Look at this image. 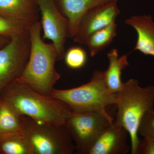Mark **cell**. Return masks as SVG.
<instances>
[{"label": "cell", "instance_id": "15", "mask_svg": "<svg viewBox=\"0 0 154 154\" xmlns=\"http://www.w3.org/2000/svg\"><path fill=\"white\" fill-rule=\"evenodd\" d=\"M0 154H33V152L22 131L0 136Z\"/></svg>", "mask_w": 154, "mask_h": 154}, {"label": "cell", "instance_id": "14", "mask_svg": "<svg viewBox=\"0 0 154 154\" xmlns=\"http://www.w3.org/2000/svg\"><path fill=\"white\" fill-rule=\"evenodd\" d=\"M128 55L119 57L118 50L113 48L107 54L109 66L104 71V79L107 89L111 93L116 94L122 88L123 83L121 80L122 71L129 66Z\"/></svg>", "mask_w": 154, "mask_h": 154}, {"label": "cell", "instance_id": "3", "mask_svg": "<svg viewBox=\"0 0 154 154\" xmlns=\"http://www.w3.org/2000/svg\"><path fill=\"white\" fill-rule=\"evenodd\" d=\"M116 95L117 112L114 123L126 130L130 137L131 153L137 154L140 124L145 113L154 109V86L141 87L138 80L131 79L123 83Z\"/></svg>", "mask_w": 154, "mask_h": 154}, {"label": "cell", "instance_id": "10", "mask_svg": "<svg viewBox=\"0 0 154 154\" xmlns=\"http://www.w3.org/2000/svg\"><path fill=\"white\" fill-rule=\"evenodd\" d=\"M128 133L114 123L109 124L99 136L89 154H125L131 150Z\"/></svg>", "mask_w": 154, "mask_h": 154}, {"label": "cell", "instance_id": "17", "mask_svg": "<svg viewBox=\"0 0 154 154\" xmlns=\"http://www.w3.org/2000/svg\"><path fill=\"white\" fill-rule=\"evenodd\" d=\"M24 116L20 115L0 99V136L22 132Z\"/></svg>", "mask_w": 154, "mask_h": 154}, {"label": "cell", "instance_id": "13", "mask_svg": "<svg viewBox=\"0 0 154 154\" xmlns=\"http://www.w3.org/2000/svg\"><path fill=\"white\" fill-rule=\"evenodd\" d=\"M134 28L137 40L133 51L154 57V21L150 15L133 16L125 21Z\"/></svg>", "mask_w": 154, "mask_h": 154}, {"label": "cell", "instance_id": "7", "mask_svg": "<svg viewBox=\"0 0 154 154\" xmlns=\"http://www.w3.org/2000/svg\"><path fill=\"white\" fill-rule=\"evenodd\" d=\"M30 47L28 28L0 48V92L22 76L29 60Z\"/></svg>", "mask_w": 154, "mask_h": 154}, {"label": "cell", "instance_id": "21", "mask_svg": "<svg viewBox=\"0 0 154 154\" xmlns=\"http://www.w3.org/2000/svg\"><path fill=\"white\" fill-rule=\"evenodd\" d=\"M137 154H154V140L144 137L140 139Z\"/></svg>", "mask_w": 154, "mask_h": 154}, {"label": "cell", "instance_id": "8", "mask_svg": "<svg viewBox=\"0 0 154 154\" xmlns=\"http://www.w3.org/2000/svg\"><path fill=\"white\" fill-rule=\"evenodd\" d=\"M41 19L43 39L54 45L59 60L63 59L66 39L69 37L68 21L58 8L55 0H36Z\"/></svg>", "mask_w": 154, "mask_h": 154}, {"label": "cell", "instance_id": "16", "mask_svg": "<svg viewBox=\"0 0 154 154\" xmlns=\"http://www.w3.org/2000/svg\"><path fill=\"white\" fill-rule=\"evenodd\" d=\"M116 34L117 25L115 22L91 34L85 43L91 57H94L107 47Z\"/></svg>", "mask_w": 154, "mask_h": 154}, {"label": "cell", "instance_id": "4", "mask_svg": "<svg viewBox=\"0 0 154 154\" xmlns=\"http://www.w3.org/2000/svg\"><path fill=\"white\" fill-rule=\"evenodd\" d=\"M51 96L65 103L73 113H99L113 118L106 108L116 105V95L107 89L104 71H94L90 82L79 87L66 90L54 89Z\"/></svg>", "mask_w": 154, "mask_h": 154}, {"label": "cell", "instance_id": "2", "mask_svg": "<svg viewBox=\"0 0 154 154\" xmlns=\"http://www.w3.org/2000/svg\"><path fill=\"white\" fill-rule=\"evenodd\" d=\"M42 30L40 21L29 28L31 41L30 56L25 70L18 80L40 94L51 96L60 78L55 68L58 56L54 45L43 41Z\"/></svg>", "mask_w": 154, "mask_h": 154}, {"label": "cell", "instance_id": "1", "mask_svg": "<svg viewBox=\"0 0 154 154\" xmlns=\"http://www.w3.org/2000/svg\"><path fill=\"white\" fill-rule=\"evenodd\" d=\"M0 99L20 115L43 123L64 125L72 112L63 101L40 94L19 80L2 90Z\"/></svg>", "mask_w": 154, "mask_h": 154}, {"label": "cell", "instance_id": "6", "mask_svg": "<svg viewBox=\"0 0 154 154\" xmlns=\"http://www.w3.org/2000/svg\"><path fill=\"white\" fill-rule=\"evenodd\" d=\"M114 121L101 113L72 112L64 125L71 136L79 154H89L99 136Z\"/></svg>", "mask_w": 154, "mask_h": 154}, {"label": "cell", "instance_id": "19", "mask_svg": "<svg viewBox=\"0 0 154 154\" xmlns=\"http://www.w3.org/2000/svg\"><path fill=\"white\" fill-rule=\"evenodd\" d=\"M29 28L0 16V36L11 39L24 33Z\"/></svg>", "mask_w": 154, "mask_h": 154}, {"label": "cell", "instance_id": "11", "mask_svg": "<svg viewBox=\"0 0 154 154\" xmlns=\"http://www.w3.org/2000/svg\"><path fill=\"white\" fill-rule=\"evenodd\" d=\"M36 0H0V16L26 27L39 21Z\"/></svg>", "mask_w": 154, "mask_h": 154}, {"label": "cell", "instance_id": "22", "mask_svg": "<svg viewBox=\"0 0 154 154\" xmlns=\"http://www.w3.org/2000/svg\"><path fill=\"white\" fill-rule=\"evenodd\" d=\"M10 40V39H9L8 38L0 36V48H2L5 46V45L7 44L9 42Z\"/></svg>", "mask_w": 154, "mask_h": 154}, {"label": "cell", "instance_id": "5", "mask_svg": "<svg viewBox=\"0 0 154 154\" xmlns=\"http://www.w3.org/2000/svg\"><path fill=\"white\" fill-rule=\"evenodd\" d=\"M22 132L33 154H72L74 143L64 125L38 122L24 116Z\"/></svg>", "mask_w": 154, "mask_h": 154}, {"label": "cell", "instance_id": "18", "mask_svg": "<svg viewBox=\"0 0 154 154\" xmlns=\"http://www.w3.org/2000/svg\"><path fill=\"white\" fill-rule=\"evenodd\" d=\"M63 59L69 68L77 69L85 66L88 59V55L83 48L73 46L66 51Z\"/></svg>", "mask_w": 154, "mask_h": 154}, {"label": "cell", "instance_id": "9", "mask_svg": "<svg viewBox=\"0 0 154 154\" xmlns=\"http://www.w3.org/2000/svg\"><path fill=\"white\" fill-rule=\"evenodd\" d=\"M117 2L107 3L88 11L82 18L74 36L75 42L85 44L91 34L115 22L120 13Z\"/></svg>", "mask_w": 154, "mask_h": 154}, {"label": "cell", "instance_id": "12", "mask_svg": "<svg viewBox=\"0 0 154 154\" xmlns=\"http://www.w3.org/2000/svg\"><path fill=\"white\" fill-rule=\"evenodd\" d=\"M118 0H55L58 8L68 21L69 37L73 38L82 18L88 12L101 5Z\"/></svg>", "mask_w": 154, "mask_h": 154}, {"label": "cell", "instance_id": "20", "mask_svg": "<svg viewBox=\"0 0 154 154\" xmlns=\"http://www.w3.org/2000/svg\"><path fill=\"white\" fill-rule=\"evenodd\" d=\"M138 134L144 138L154 140V109L144 115L139 127Z\"/></svg>", "mask_w": 154, "mask_h": 154}]
</instances>
